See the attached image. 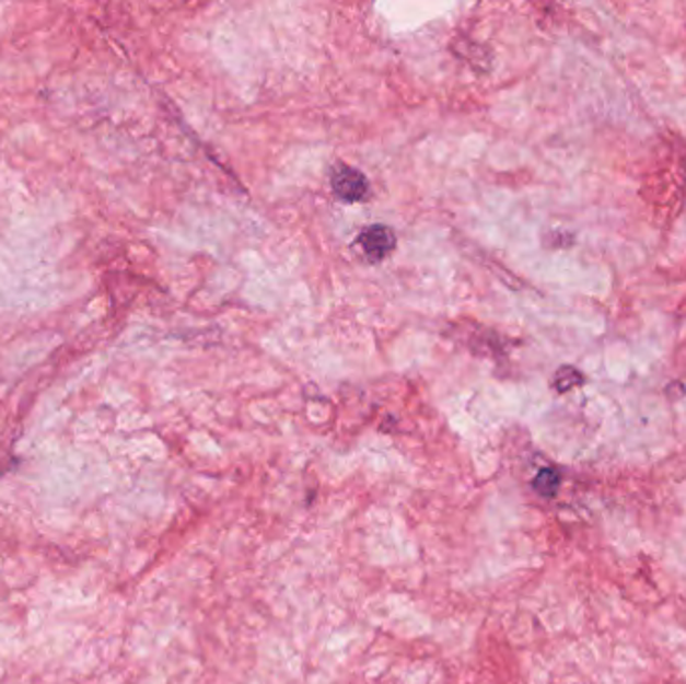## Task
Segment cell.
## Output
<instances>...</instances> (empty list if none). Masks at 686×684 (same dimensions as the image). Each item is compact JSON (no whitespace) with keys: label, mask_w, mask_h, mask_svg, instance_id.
<instances>
[{"label":"cell","mask_w":686,"mask_h":684,"mask_svg":"<svg viewBox=\"0 0 686 684\" xmlns=\"http://www.w3.org/2000/svg\"><path fill=\"white\" fill-rule=\"evenodd\" d=\"M558 484H560V478H558V474L554 469H542L538 478L534 480V488L538 492L544 494V496H553L556 492V488H558Z\"/></svg>","instance_id":"cell-3"},{"label":"cell","mask_w":686,"mask_h":684,"mask_svg":"<svg viewBox=\"0 0 686 684\" xmlns=\"http://www.w3.org/2000/svg\"><path fill=\"white\" fill-rule=\"evenodd\" d=\"M332 187H334L337 197L344 199V201H348V204L365 199L368 189H370V185H368V179L363 177V173H360L358 169L346 167V165H341V167H337L336 171H334V175H332Z\"/></svg>","instance_id":"cell-2"},{"label":"cell","mask_w":686,"mask_h":684,"mask_svg":"<svg viewBox=\"0 0 686 684\" xmlns=\"http://www.w3.org/2000/svg\"><path fill=\"white\" fill-rule=\"evenodd\" d=\"M358 245L370 262H382L394 252L396 235L385 225H370L358 235Z\"/></svg>","instance_id":"cell-1"}]
</instances>
